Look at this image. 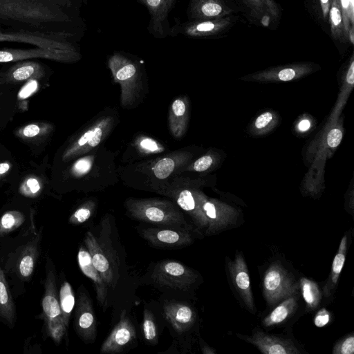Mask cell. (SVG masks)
I'll return each instance as SVG.
<instances>
[{
  "label": "cell",
  "instance_id": "29",
  "mask_svg": "<svg viewBox=\"0 0 354 354\" xmlns=\"http://www.w3.org/2000/svg\"><path fill=\"white\" fill-rule=\"evenodd\" d=\"M15 304L3 271L0 268V317L12 326L16 318Z\"/></svg>",
  "mask_w": 354,
  "mask_h": 354
},
{
  "label": "cell",
  "instance_id": "51",
  "mask_svg": "<svg viewBox=\"0 0 354 354\" xmlns=\"http://www.w3.org/2000/svg\"><path fill=\"white\" fill-rule=\"evenodd\" d=\"M312 121L308 118L301 119L297 124V130L300 133L308 131L312 127Z\"/></svg>",
  "mask_w": 354,
  "mask_h": 354
},
{
  "label": "cell",
  "instance_id": "7",
  "mask_svg": "<svg viewBox=\"0 0 354 354\" xmlns=\"http://www.w3.org/2000/svg\"><path fill=\"white\" fill-rule=\"evenodd\" d=\"M127 214L133 219L167 226H189L180 208L172 201L158 198H127Z\"/></svg>",
  "mask_w": 354,
  "mask_h": 354
},
{
  "label": "cell",
  "instance_id": "53",
  "mask_svg": "<svg viewBox=\"0 0 354 354\" xmlns=\"http://www.w3.org/2000/svg\"><path fill=\"white\" fill-rule=\"evenodd\" d=\"M320 5L323 16L326 18L329 12L330 0H320Z\"/></svg>",
  "mask_w": 354,
  "mask_h": 354
},
{
  "label": "cell",
  "instance_id": "25",
  "mask_svg": "<svg viewBox=\"0 0 354 354\" xmlns=\"http://www.w3.org/2000/svg\"><path fill=\"white\" fill-rule=\"evenodd\" d=\"M44 68L35 62H19L0 75V83H20L42 78Z\"/></svg>",
  "mask_w": 354,
  "mask_h": 354
},
{
  "label": "cell",
  "instance_id": "32",
  "mask_svg": "<svg viewBox=\"0 0 354 354\" xmlns=\"http://www.w3.org/2000/svg\"><path fill=\"white\" fill-rule=\"evenodd\" d=\"M231 23L230 18H217L193 24L186 28V33L192 36L214 35L225 29Z\"/></svg>",
  "mask_w": 354,
  "mask_h": 354
},
{
  "label": "cell",
  "instance_id": "21",
  "mask_svg": "<svg viewBox=\"0 0 354 354\" xmlns=\"http://www.w3.org/2000/svg\"><path fill=\"white\" fill-rule=\"evenodd\" d=\"M237 335L255 346L265 354H298L300 353L291 340L268 335L261 330L253 333L251 336Z\"/></svg>",
  "mask_w": 354,
  "mask_h": 354
},
{
  "label": "cell",
  "instance_id": "23",
  "mask_svg": "<svg viewBox=\"0 0 354 354\" xmlns=\"http://www.w3.org/2000/svg\"><path fill=\"white\" fill-rule=\"evenodd\" d=\"M165 319L178 333L188 331L196 321V313L189 304L181 301H167L163 306Z\"/></svg>",
  "mask_w": 354,
  "mask_h": 354
},
{
  "label": "cell",
  "instance_id": "10",
  "mask_svg": "<svg viewBox=\"0 0 354 354\" xmlns=\"http://www.w3.org/2000/svg\"><path fill=\"white\" fill-rule=\"evenodd\" d=\"M151 278L160 286L186 291L196 283L198 275L180 262L167 259L155 265Z\"/></svg>",
  "mask_w": 354,
  "mask_h": 354
},
{
  "label": "cell",
  "instance_id": "40",
  "mask_svg": "<svg viewBox=\"0 0 354 354\" xmlns=\"http://www.w3.org/2000/svg\"><path fill=\"white\" fill-rule=\"evenodd\" d=\"M299 287L307 308L313 310L319 306L322 299V293L318 286L315 282L302 277L300 279Z\"/></svg>",
  "mask_w": 354,
  "mask_h": 354
},
{
  "label": "cell",
  "instance_id": "35",
  "mask_svg": "<svg viewBox=\"0 0 354 354\" xmlns=\"http://www.w3.org/2000/svg\"><path fill=\"white\" fill-rule=\"evenodd\" d=\"M328 14L333 37L343 43L348 41L344 30L339 0H330Z\"/></svg>",
  "mask_w": 354,
  "mask_h": 354
},
{
  "label": "cell",
  "instance_id": "43",
  "mask_svg": "<svg viewBox=\"0 0 354 354\" xmlns=\"http://www.w3.org/2000/svg\"><path fill=\"white\" fill-rule=\"evenodd\" d=\"M142 329L145 339L151 344L158 342V330L153 314L148 309L143 311Z\"/></svg>",
  "mask_w": 354,
  "mask_h": 354
},
{
  "label": "cell",
  "instance_id": "16",
  "mask_svg": "<svg viewBox=\"0 0 354 354\" xmlns=\"http://www.w3.org/2000/svg\"><path fill=\"white\" fill-rule=\"evenodd\" d=\"M315 71L310 63H297L270 68L242 78L245 81L263 82H290L299 80Z\"/></svg>",
  "mask_w": 354,
  "mask_h": 354
},
{
  "label": "cell",
  "instance_id": "20",
  "mask_svg": "<svg viewBox=\"0 0 354 354\" xmlns=\"http://www.w3.org/2000/svg\"><path fill=\"white\" fill-rule=\"evenodd\" d=\"M50 259L46 260V277L41 306L44 322L62 320L57 290L56 276ZM63 321V320H62Z\"/></svg>",
  "mask_w": 354,
  "mask_h": 354
},
{
  "label": "cell",
  "instance_id": "28",
  "mask_svg": "<svg viewBox=\"0 0 354 354\" xmlns=\"http://www.w3.org/2000/svg\"><path fill=\"white\" fill-rule=\"evenodd\" d=\"M347 251V236L345 234L341 241L338 251L332 263L331 272L329 278L323 288V295L329 297L333 292L337 283L340 272L344 266Z\"/></svg>",
  "mask_w": 354,
  "mask_h": 354
},
{
  "label": "cell",
  "instance_id": "31",
  "mask_svg": "<svg viewBox=\"0 0 354 354\" xmlns=\"http://www.w3.org/2000/svg\"><path fill=\"white\" fill-rule=\"evenodd\" d=\"M354 85V59L353 56L351 57L349 66L345 73L344 82L342 83L340 93L338 95V99L336 104L334 106L331 115L329 118V121L332 124L336 122L337 119L342 111L346 100L348 97L349 93L352 91Z\"/></svg>",
  "mask_w": 354,
  "mask_h": 354
},
{
  "label": "cell",
  "instance_id": "27",
  "mask_svg": "<svg viewBox=\"0 0 354 354\" xmlns=\"http://www.w3.org/2000/svg\"><path fill=\"white\" fill-rule=\"evenodd\" d=\"M230 12L222 0H194L192 5V12L198 19L221 18Z\"/></svg>",
  "mask_w": 354,
  "mask_h": 354
},
{
  "label": "cell",
  "instance_id": "39",
  "mask_svg": "<svg viewBox=\"0 0 354 354\" xmlns=\"http://www.w3.org/2000/svg\"><path fill=\"white\" fill-rule=\"evenodd\" d=\"M278 118L272 111H265L259 115L250 126V131L254 136L264 135L277 126Z\"/></svg>",
  "mask_w": 354,
  "mask_h": 354
},
{
  "label": "cell",
  "instance_id": "14",
  "mask_svg": "<svg viewBox=\"0 0 354 354\" xmlns=\"http://www.w3.org/2000/svg\"><path fill=\"white\" fill-rule=\"evenodd\" d=\"M31 58H44L62 62H73L80 59L76 50L37 47L33 49H9L0 50V62L25 60Z\"/></svg>",
  "mask_w": 354,
  "mask_h": 354
},
{
  "label": "cell",
  "instance_id": "45",
  "mask_svg": "<svg viewBox=\"0 0 354 354\" xmlns=\"http://www.w3.org/2000/svg\"><path fill=\"white\" fill-rule=\"evenodd\" d=\"M46 331L55 343L59 344L67 332V327L62 320L44 322Z\"/></svg>",
  "mask_w": 354,
  "mask_h": 354
},
{
  "label": "cell",
  "instance_id": "11",
  "mask_svg": "<svg viewBox=\"0 0 354 354\" xmlns=\"http://www.w3.org/2000/svg\"><path fill=\"white\" fill-rule=\"evenodd\" d=\"M190 226L150 227L140 231L142 237L151 245L161 248H178L187 246L194 236Z\"/></svg>",
  "mask_w": 354,
  "mask_h": 354
},
{
  "label": "cell",
  "instance_id": "36",
  "mask_svg": "<svg viewBox=\"0 0 354 354\" xmlns=\"http://www.w3.org/2000/svg\"><path fill=\"white\" fill-rule=\"evenodd\" d=\"M174 0H142L149 8L152 18L153 28L162 33V23Z\"/></svg>",
  "mask_w": 354,
  "mask_h": 354
},
{
  "label": "cell",
  "instance_id": "48",
  "mask_svg": "<svg viewBox=\"0 0 354 354\" xmlns=\"http://www.w3.org/2000/svg\"><path fill=\"white\" fill-rule=\"evenodd\" d=\"M244 1L255 17L261 19L263 15H268L264 6L259 0H244Z\"/></svg>",
  "mask_w": 354,
  "mask_h": 354
},
{
  "label": "cell",
  "instance_id": "8",
  "mask_svg": "<svg viewBox=\"0 0 354 354\" xmlns=\"http://www.w3.org/2000/svg\"><path fill=\"white\" fill-rule=\"evenodd\" d=\"M299 287L295 277L279 262L272 263L264 273L263 295L270 306L288 297L297 295Z\"/></svg>",
  "mask_w": 354,
  "mask_h": 354
},
{
  "label": "cell",
  "instance_id": "1",
  "mask_svg": "<svg viewBox=\"0 0 354 354\" xmlns=\"http://www.w3.org/2000/svg\"><path fill=\"white\" fill-rule=\"evenodd\" d=\"M199 152L197 147L188 146L147 160L123 164L117 167L119 180L126 187L158 194Z\"/></svg>",
  "mask_w": 354,
  "mask_h": 354
},
{
  "label": "cell",
  "instance_id": "18",
  "mask_svg": "<svg viewBox=\"0 0 354 354\" xmlns=\"http://www.w3.org/2000/svg\"><path fill=\"white\" fill-rule=\"evenodd\" d=\"M58 34H45L21 30V32H3L0 30V41H16L35 45L41 48L55 49H75L71 44L57 36Z\"/></svg>",
  "mask_w": 354,
  "mask_h": 354
},
{
  "label": "cell",
  "instance_id": "42",
  "mask_svg": "<svg viewBox=\"0 0 354 354\" xmlns=\"http://www.w3.org/2000/svg\"><path fill=\"white\" fill-rule=\"evenodd\" d=\"M346 36L354 43V0H339Z\"/></svg>",
  "mask_w": 354,
  "mask_h": 354
},
{
  "label": "cell",
  "instance_id": "30",
  "mask_svg": "<svg viewBox=\"0 0 354 354\" xmlns=\"http://www.w3.org/2000/svg\"><path fill=\"white\" fill-rule=\"evenodd\" d=\"M297 305V295L286 298L263 319V325L266 327H270L283 322L296 310Z\"/></svg>",
  "mask_w": 354,
  "mask_h": 354
},
{
  "label": "cell",
  "instance_id": "34",
  "mask_svg": "<svg viewBox=\"0 0 354 354\" xmlns=\"http://www.w3.org/2000/svg\"><path fill=\"white\" fill-rule=\"evenodd\" d=\"M53 130V127L49 123H31L19 128L17 136L24 141H39L47 138Z\"/></svg>",
  "mask_w": 354,
  "mask_h": 354
},
{
  "label": "cell",
  "instance_id": "9",
  "mask_svg": "<svg viewBox=\"0 0 354 354\" xmlns=\"http://www.w3.org/2000/svg\"><path fill=\"white\" fill-rule=\"evenodd\" d=\"M84 241L92 263L102 275L104 283L108 288H115L120 273L119 263L113 250L89 230L86 232Z\"/></svg>",
  "mask_w": 354,
  "mask_h": 354
},
{
  "label": "cell",
  "instance_id": "4",
  "mask_svg": "<svg viewBox=\"0 0 354 354\" xmlns=\"http://www.w3.org/2000/svg\"><path fill=\"white\" fill-rule=\"evenodd\" d=\"M120 123V115L115 107L108 106L92 118L68 141L61 160L66 163L94 149L104 145Z\"/></svg>",
  "mask_w": 354,
  "mask_h": 354
},
{
  "label": "cell",
  "instance_id": "44",
  "mask_svg": "<svg viewBox=\"0 0 354 354\" xmlns=\"http://www.w3.org/2000/svg\"><path fill=\"white\" fill-rule=\"evenodd\" d=\"M42 189L43 185L41 180L35 176H29L21 183L19 192L26 197L35 198L39 196Z\"/></svg>",
  "mask_w": 354,
  "mask_h": 354
},
{
  "label": "cell",
  "instance_id": "2",
  "mask_svg": "<svg viewBox=\"0 0 354 354\" xmlns=\"http://www.w3.org/2000/svg\"><path fill=\"white\" fill-rule=\"evenodd\" d=\"M115 159V153L102 145L66 162L64 179L81 192L104 190L119 181Z\"/></svg>",
  "mask_w": 354,
  "mask_h": 354
},
{
  "label": "cell",
  "instance_id": "47",
  "mask_svg": "<svg viewBox=\"0 0 354 354\" xmlns=\"http://www.w3.org/2000/svg\"><path fill=\"white\" fill-rule=\"evenodd\" d=\"M343 138L342 130L337 126L331 128L326 136V144L330 148H336L340 144Z\"/></svg>",
  "mask_w": 354,
  "mask_h": 354
},
{
  "label": "cell",
  "instance_id": "50",
  "mask_svg": "<svg viewBox=\"0 0 354 354\" xmlns=\"http://www.w3.org/2000/svg\"><path fill=\"white\" fill-rule=\"evenodd\" d=\"M330 314L324 308L318 311L314 319V324L317 327L326 326L330 321Z\"/></svg>",
  "mask_w": 354,
  "mask_h": 354
},
{
  "label": "cell",
  "instance_id": "38",
  "mask_svg": "<svg viewBox=\"0 0 354 354\" xmlns=\"http://www.w3.org/2000/svg\"><path fill=\"white\" fill-rule=\"evenodd\" d=\"M97 207V200L95 197L86 199L71 214L68 223L78 225L87 221L95 213Z\"/></svg>",
  "mask_w": 354,
  "mask_h": 354
},
{
  "label": "cell",
  "instance_id": "5",
  "mask_svg": "<svg viewBox=\"0 0 354 354\" xmlns=\"http://www.w3.org/2000/svg\"><path fill=\"white\" fill-rule=\"evenodd\" d=\"M208 179L202 174L181 172L173 176L158 194L166 196L185 212L199 229H206L207 218L202 209V189Z\"/></svg>",
  "mask_w": 354,
  "mask_h": 354
},
{
  "label": "cell",
  "instance_id": "12",
  "mask_svg": "<svg viewBox=\"0 0 354 354\" xmlns=\"http://www.w3.org/2000/svg\"><path fill=\"white\" fill-rule=\"evenodd\" d=\"M202 209L207 218L206 234H214L232 226L238 218V211L233 207L204 194Z\"/></svg>",
  "mask_w": 354,
  "mask_h": 354
},
{
  "label": "cell",
  "instance_id": "54",
  "mask_svg": "<svg viewBox=\"0 0 354 354\" xmlns=\"http://www.w3.org/2000/svg\"><path fill=\"white\" fill-rule=\"evenodd\" d=\"M270 20V17L268 15H263L261 19V22L264 26H268Z\"/></svg>",
  "mask_w": 354,
  "mask_h": 354
},
{
  "label": "cell",
  "instance_id": "37",
  "mask_svg": "<svg viewBox=\"0 0 354 354\" xmlns=\"http://www.w3.org/2000/svg\"><path fill=\"white\" fill-rule=\"evenodd\" d=\"M58 295L62 319L68 328L75 302L73 288L68 281L62 283Z\"/></svg>",
  "mask_w": 354,
  "mask_h": 354
},
{
  "label": "cell",
  "instance_id": "17",
  "mask_svg": "<svg viewBox=\"0 0 354 354\" xmlns=\"http://www.w3.org/2000/svg\"><path fill=\"white\" fill-rule=\"evenodd\" d=\"M136 337V331L126 311L121 313L119 322L101 345L100 353H120Z\"/></svg>",
  "mask_w": 354,
  "mask_h": 354
},
{
  "label": "cell",
  "instance_id": "26",
  "mask_svg": "<svg viewBox=\"0 0 354 354\" xmlns=\"http://www.w3.org/2000/svg\"><path fill=\"white\" fill-rule=\"evenodd\" d=\"M39 236L29 241L25 245L17 260V271L20 277L27 280L33 274L36 260L38 257V244Z\"/></svg>",
  "mask_w": 354,
  "mask_h": 354
},
{
  "label": "cell",
  "instance_id": "3",
  "mask_svg": "<svg viewBox=\"0 0 354 354\" xmlns=\"http://www.w3.org/2000/svg\"><path fill=\"white\" fill-rule=\"evenodd\" d=\"M63 19L56 8L26 0H0V21L21 30L56 34L51 24Z\"/></svg>",
  "mask_w": 354,
  "mask_h": 354
},
{
  "label": "cell",
  "instance_id": "41",
  "mask_svg": "<svg viewBox=\"0 0 354 354\" xmlns=\"http://www.w3.org/2000/svg\"><path fill=\"white\" fill-rule=\"evenodd\" d=\"M25 221L24 214L17 210L6 212L0 218V236H3L19 227Z\"/></svg>",
  "mask_w": 354,
  "mask_h": 354
},
{
  "label": "cell",
  "instance_id": "15",
  "mask_svg": "<svg viewBox=\"0 0 354 354\" xmlns=\"http://www.w3.org/2000/svg\"><path fill=\"white\" fill-rule=\"evenodd\" d=\"M74 328L78 336L85 342H93L97 335V320L92 301L85 292L79 289L76 304Z\"/></svg>",
  "mask_w": 354,
  "mask_h": 354
},
{
  "label": "cell",
  "instance_id": "46",
  "mask_svg": "<svg viewBox=\"0 0 354 354\" xmlns=\"http://www.w3.org/2000/svg\"><path fill=\"white\" fill-rule=\"evenodd\" d=\"M354 353V336L350 335L337 343L333 351L334 354H353Z\"/></svg>",
  "mask_w": 354,
  "mask_h": 354
},
{
  "label": "cell",
  "instance_id": "22",
  "mask_svg": "<svg viewBox=\"0 0 354 354\" xmlns=\"http://www.w3.org/2000/svg\"><path fill=\"white\" fill-rule=\"evenodd\" d=\"M190 101L187 95L175 98L168 112V128L173 138L180 139L186 134L189 122Z\"/></svg>",
  "mask_w": 354,
  "mask_h": 354
},
{
  "label": "cell",
  "instance_id": "33",
  "mask_svg": "<svg viewBox=\"0 0 354 354\" xmlns=\"http://www.w3.org/2000/svg\"><path fill=\"white\" fill-rule=\"evenodd\" d=\"M221 157L215 151L211 149L196 157L188 164L181 172H190L197 174H206L215 169L219 163Z\"/></svg>",
  "mask_w": 354,
  "mask_h": 354
},
{
  "label": "cell",
  "instance_id": "52",
  "mask_svg": "<svg viewBox=\"0 0 354 354\" xmlns=\"http://www.w3.org/2000/svg\"><path fill=\"white\" fill-rule=\"evenodd\" d=\"M12 164L9 162H0V178L6 176L11 170Z\"/></svg>",
  "mask_w": 354,
  "mask_h": 354
},
{
  "label": "cell",
  "instance_id": "13",
  "mask_svg": "<svg viewBox=\"0 0 354 354\" xmlns=\"http://www.w3.org/2000/svg\"><path fill=\"white\" fill-rule=\"evenodd\" d=\"M168 151L167 147L152 136L138 133L133 136L122 153V164L147 160Z\"/></svg>",
  "mask_w": 354,
  "mask_h": 354
},
{
  "label": "cell",
  "instance_id": "49",
  "mask_svg": "<svg viewBox=\"0 0 354 354\" xmlns=\"http://www.w3.org/2000/svg\"><path fill=\"white\" fill-rule=\"evenodd\" d=\"M264 6L266 13L276 19L279 15V10L277 4L274 0H259Z\"/></svg>",
  "mask_w": 354,
  "mask_h": 354
},
{
  "label": "cell",
  "instance_id": "24",
  "mask_svg": "<svg viewBox=\"0 0 354 354\" xmlns=\"http://www.w3.org/2000/svg\"><path fill=\"white\" fill-rule=\"evenodd\" d=\"M77 262L83 274L93 281L97 301L100 306L105 309L108 305V287L102 275L93 264L88 250L82 245H80L79 248Z\"/></svg>",
  "mask_w": 354,
  "mask_h": 354
},
{
  "label": "cell",
  "instance_id": "19",
  "mask_svg": "<svg viewBox=\"0 0 354 354\" xmlns=\"http://www.w3.org/2000/svg\"><path fill=\"white\" fill-rule=\"evenodd\" d=\"M228 270L232 283L247 308L252 313L255 306L251 290L250 276L245 259L241 253L236 252L234 261H228Z\"/></svg>",
  "mask_w": 354,
  "mask_h": 354
},
{
  "label": "cell",
  "instance_id": "6",
  "mask_svg": "<svg viewBox=\"0 0 354 354\" xmlns=\"http://www.w3.org/2000/svg\"><path fill=\"white\" fill-rule=\"evenodd\" d=\"M108 66L114 82L120 86L121 107L124 109L138 107L149 91L140 65L120 54H114L109 59Z\"/></svg>",
  "mask_w": 354,
  "mask_h": 354
}]
</instances>
